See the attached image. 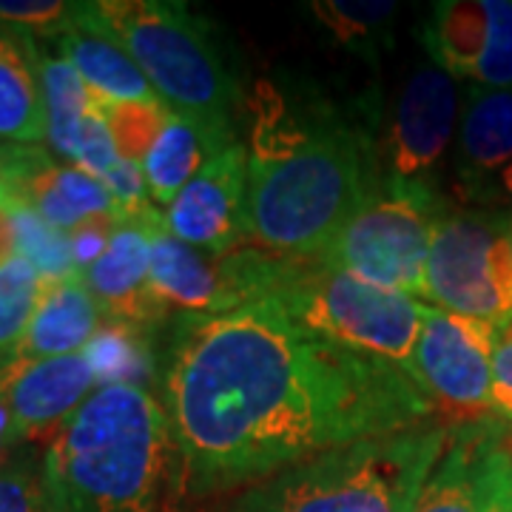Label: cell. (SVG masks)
Segmentation results:
<instances>
[{"instance_id": "cell-11", "label": "cell", "mask_w": 512, "mask_h": 512, "mask_svg": "<svg viewBox=\"0 0 512 512\" xmlns=\"http://www.w3.org/2000/svg\"><path fill=\"white\" fill-rule=\"evenodd\" d=\"M413 512H512L510 419L453 427Z\"/></svg>"}, {"instance_id": "cell-24", "label": "cell", "mask_w": 512, "mask_h": 512, "mask_svg": "<svg viewBox=\"0 0 512 512\" xmlns=\"http://www.w3.org/2000/svg\"><path fill=\"white\" fill-rule=\"evenodd\" d=\"M43 279L23 256L0 265V356H12L40 302Z\"/></svg>"}, {"instance_id": "cell-9", "label": "cell", "mask_w": 512, "mask_h": 512, "mask_svg": "<svg viewBox=\"0 0 512 512\" xmlns=\"http://www.w3.org/2000/svg\"><path fill=\"white\" fill-rule=\"evenodd\" d=\"M495 325L424 308L419 339V382L436 416L461 427L498 416L493 402Z\"/></svg>"}, {"instance_id": "cell-37", "label": "cell", "mask_w": 512, "mask_h": 512, "mask_svg": "<svg viewBox=\"0 0 512 512\" xmlns=\"http://www.w3.org/2000/svg\"><path fill=\"white\" fill-rule=\"evenodd\" d=\"M507 242H510V274H512V222H510V234H507Z\"/></svg>"}, {"instance_id": "cell-29", "label": "cell", "mask_w": 512, "mask_h": 512, "mask_svg": "<svg viewBox=\"0 0 512 512\" xmlns=\"http://www.w3.org/2000/svg\"><path fill=\"white\" fill-rule=\"evenodd\" d=\"M0 512H52L43 490V476L29 464L0 470Z\"/></svg>"}, {"instance_id": "cell-31", "label": "cell", "mask_w": 512, "mask_h": 512, "mask_svg": "<svg viewBox=\"0 0 512 512\" xmlns=\"http://www.w3.org/2000/svg\"><path fill=\"white\" fill-rule=\"evenodd\" d=\"M103 185L109 188L111 200L117 205V211L123 217H134L140 211L151 208L148 202V185H146V174L140 163H128V160H120V163L111 168L109 174L103 177Z\"/></svg>"}, {"instance_id": "cell-6", "label": "cell", "mask_w": 512, "mask_h": 512, "mask_svg": "<svg viewBox=\"0 0 512 512\" xmlns=\"http://www.w3.org/2000/svg\"><path fill=\"white\" fill-rule=\"evenodd\" d=\"M296 322L333 345L393 365L419 382L424 302L330 268L322 259H291L274 296ZM421 384V382H419Z\"/></svg>"}, {"instance_id": "cell-32", "label": "cell", "mask_w": 512, "mask_h": 512, "mask_svg": "<svg viewBox=\"0 0 512 512\" xmlns=\"http://www.w3.org/2000/svg\"><path fill=\"white\" fill-rule=\"evenodd\" d=\"M493 402L498 416L512 421V319L495 328Z\"/></svg>"}, {"instance_id": "cell-7", "label": "cell", "mask_w": 512, "mask_h": 512, "mask_svg": "<svg viewBox=\"0 0 512 512\" xmlns=\"http://www.w3.org/2000/svg\"><path fill=\"white\" fill-rule=\"evenodd\" d=\"M444 205L433 183L382 180L365 208L319 259L373 285L427 299L430 239Z\"/></svg>"}, {"instance_id": "cell-27", "label": "cell", "mask_w": 512, "mask_h": 512, "mask_svg": "<svg viewBox=\"0 0 512 512\" xmlns=\"http://www.w3.org/2000/svg\"><path fill=\"white\" fill-rule=\"evenodd\" d=\"M80 3L63 0H0V26L29 37H60Z\"/></svg>"}, {"instance_id": "cell-28", "label": "cell", "mask_w": 512, "mask_h": 512, "mask_svg": "<svg viewBox=\"0 0 512 512\" xmlns=\"http://www.w3.org/2000/svg\"><path fill=\"white\" fill-rule=\"evenodd\" d=\"M117 163H120V154H117V146H114V140H111L109 123H106L100 106L94 103L92 114L86 117V123L80 128L72 165L89 171L97 180H103Z\"/></svg>"}, {"instance_id": "cell-12", "label": "cell", "mask_w": 512, "mask_h": 512, "mask_svg": "<svg viewBox=\"0 0 512 512\" xmlns=\"http://www.w3.org/2000/svg\"><path fill=\"white\" fill-rule=\"evenodd\" d=\"M430 60L481 89H512V0H444L421 29Z\"/></svg>"}, {"instance_id": "cell-15", "label": "cell", "mask_w": 512, "mask_h": 512, "mask_svg": "<svg viewBox=\"0 0 512 512\" xmlns=\"http://www.w3.org/2000/svg\"><path fill=\"white\" fill-rule=\"evenodd\" d=\"M165 217L151 205L146 211L123 217L106 254L86 271V285L97 305L111 319H126L143 328H157L165 308L151 293V237Z\"/></svg>"}, {"instance_id": "cell-5", "label": "cell", "mask_w": 512, "mask_h": 512, "mask_svg": "<svg viewBox=\"0 0 512 512\" xmlns=\"http://www.w3.org/2000/svg\"><path fill=\"white\" fill-rule=\"evenodd\" d=\"M97 12L157 97L200 131L211 157L237 143L242 89L211 20L180 0H100Z\"/></svg>"}, {"instance_id": "cell-34", "label": "cell", "mask_w": 512, "mask_h": 512, "mask_svg": "<svg viewBox=\"0 0 512 512\" xmlns=\"http://www.w3.org/2000/svg\"><path fill=\"white\" fill-rule=\"evenodd\" d=\"M15 427H12V410L6 402V393H3V384H0V461L6 456V447L15 444Z\"/></svg>"}, {"instance_id": "cell-21", "label": "cell", "mask_w": 512, "mask_h": 512, "mask_svg": "<svg viewBox=\"0 0 512 512\" xmlns=\"http://www.w3.org/2000/svg\"><path fill=\"white\" fill-rule=\"evenodd\" d=\"M40 86L46 109V140L60 157L74 160L80 128L94 109V97L83 77L63 55L40 52Z\"/></svg>"}, {"instance_id": "cell-14", "label": "cell", "mask_w": 512, "mask_h": 512, "mask_svg": "<svg viewBox=\"0 0 512 512\" xmlns=\"http://www.w3.org/2000/svg\"><path fill=\"white\" fill-rule=\"evenodd\" d=\"M0 384L12 410L15 439L55 436L57 427L89 399L97 379L83 353L55 359H9Z\"/></svg>"}, {"instance_id": "cell-10", "label": "cell", "mask_w": 512, "mask_h": 512, "mask_svg": "<svg viewBox=\"0 0 512 512\" xmlns=\"http://www.w3.org/2000/svg\"><path fill=\"white\" fill-rule=\"evenodd\" d=\"M458 117L456 77L436 63H421L407 74L396 106L376 146L382 180L399 185L433 183L453 143Z\"/></svg>"}, {"instance_id": "cell-20", "label": "cell", "mask_w": 512, "mask_h": 512, "mask_svg": "<svg viewBox=\"0 0 512 512\" xmlns=\"http://www.w3.org/2000/svg\"><path fill=\"white\" fill-rule=\"evenodd\" d=\"M86 362L92 365L94 379L100 387L128 384L148 390L157 373V356L151 348V328L134 325L126 319L103 316L92 342L83 350Z\"/></svg>"}, {"instance_id": "cell-19", "label": "cell", "mask_w": 512, "mask_h": 512, "mask_svg": "<svg viewBox=\"0 0 512 512\" xmlns=\"http://www.w3.org/2000/svg\"><path fill=\"white\" fill-rule=\"evenodd\" d=\"M0 137L20 146L46 140V109L35 37L0 26Z\"/></svg>"}, {"instance_id": "cell-23", "label": "cell", "mask_w": 512, "mask_h": 512, "mask_svg": "<svg viewBox=\"0 0 512 512\" xmlns=\"http://www.w3.org/2000/svg\"><path fill=\"white\" fill-rule=\"evenodd\" d=\"M313 18L339 46L376 63L384 49L393 46L396 3H356V0H322L311 3Z\"/></svg>"}, {"instance_id": "cell-35", "label": "cell", "mask_w": 512, "mask_h": 512, "mask_svg": "<svg viewBox=\"0 0 512 512\" xmlns=\"http://www.w3.org/2000/svg\"><path fill=\"white\" fill-rule=\"evenodd\" d=\"M0 202H12V185H9V168H6V146L0 143Z\"/></svg>"}, {"instance_id": "cell-1", "label": "cell", "mask_w": 512, "mask_h": 512, "mask_svg": "<svg viewBox=\"0 0 512 512\" xmlns=\"http://www.w3.org/2000/svg\"><path fill=\"white\" fill-rule=\"evenodd\" d=\"M160 373L177 484L191 498L436 421L419 382L322 339L276 299L177 316Z\"/></svg>"}, {"instance_id": "cell-16", "label": "cell", "mask_w": 512, "mask_h": 512, "mask_svg": "<svg viewBox=\"0 0 512 512\" xmlns=\"http://www.w3.org/2000/svg\"><path fill=\"white\" fill-rule=\"evenodd\" d=\"M453 165L464 200H498V183L512 165V89H467Z\"/></svg>"}, {"instance_id": "cell-33", "label": "cell", "mask_w": 512, "mask_h": 512, "mask_svg": "<svg viewBox=\"0 0 512 512\" xmlns=\"http://www.w3.org/2000/svg\"><path fill=\"white\" fill-rule=\"evenodd\" d=\"M18 256V228H15V214L12 202H0V265Z\"/></svg>"}, {"instance_id": "cell-3", "label": "cell", "mask_w": 512, "mask_h": 512, "mask_svg": "<svg viewBox=\"0 0 512 512\" xmlns=\"http://www.w3.org/2000/svg\"><path fill=\"white\" fill-rule=\"evenodd\" d=\"M174 444L151 390L97 387L57 427L43 456L52 512H154Z\"/></svg>"}, {"instance_id": "cell-26", "label": "cell", "mask_w": 512, "mask_h": 512, "mask_svg": "<svg viewBox=\"0 0 512 512\" xmlns=\"http://www.w3.org/2000/svg\"><path fill=\"white\" fill-rule=\"evenodd\" d=\"M97 103V100H94ZM106 123H109L111 140L117 146L120 160L140 163L154 148L157 137L168 126L171 109L163 100H143V103H97Z\"/></svg>"}, {"instance_id": "cell-38", "label": "cell", "mask_w": 512, "mask_h": 512, "mask_svg": "<svg viewBox=\"0 0 512 512\" xmlns=\"http://www.w3.org/2000/svg\"><path fill=\"white\" fill-rule=\"evenodd\" d=\"M510 444H512V421H510Z\"/></svg>"}, {"instance_id": "cell-18", "label": "cell", "mask_w": 512, "mask_h": 512, "mask_svg": "<svg viewBox=\"0 0 512 512\" xmlns=\"http://www.w3.org/2000/svg\"><path fill=\"white\" fill-rule=\"evenodd\" d=\"M103 316L106 313L97 305L83 274L43 282L29 330L9 359H55L83 353L103 325Z\"/></svg>"}, {"instance_id": "cell-8", "label": "cell", "mask_w": 512, "mask_h": 512, "mask_svg": "<svg viewBox=\"0 0 512 512\" xmlns=\"http://www.w3.org/2000/svg\"><path fill=\"white\" fill-rule=\"evenodd\" d=\"M512 214L444 205L427 256V299L441 311L490 325L512 319Z\"/></svg>"}, {"instance_id": "cell-2", "label": "cell", "mask_w": 512, "mask_h": 512, "mask_svg": "<svg viewBox=\"0 0 512 512\" xmlns=\"http://www.w3.org/2000/svg\"><path fill=\"white\" fill-rule=\"evenodd\" d=\"M382 185L365 126L328 103H299L259 83L242 225L259 248L319 259Z\"/></svg>"}, {"instance_id": "cell-4", "label": "cell", "mask_w": 512, "mask_h": 512, "mask_svg": "<svg viewBox=\"0 0 512 512\" xmlns=\"http://www.w3.org/2000/svg\"><path fill=\"white\" fill-rule=\"evenodd\" d=\"M450 430L427 421L333 447L256 481L220 512H413Z\"/></svg>"}, {"instance_id": "cell-36", "label": "cell", "mask_w": 512, "mask_h": 512, "mask_svg": "<svg viewBox=\"0 0 512 512\" xmlns=\"http://www.w3.org/2000/svg\"><path fill=\"white\" fill-rule=\"evenodd\" d=\"M498 200L512 202V165L504 171V177H501V183H498Z\"/></svg>"}, {"instance_id": "cell-13", "label": "cell", "mask_w": 512, "mask_h": 512, "mask_svg": "<svg viewBox=\"0 0 512 512\" xmlns=\"http://www.w3.org/2000/svg\"><path fill=\"white\" fill-rule=\"evenodd\" d=\"M245 188H248V151L234 143L214 154L200 174L185 185L183 194L165 211V231L205 254H228L245 245Z\"/></svg>"}, {"instance_id": "cell-25", "label": "cell", "mask_w": 512, "mask_h": 512, "mask_svg": "<svg viewBox=\"0 0 512 512\" xmlns=\"http://www.w3.org/2000/svg\"><path fill=\"white\" fill-rule=\"evenodd\" d=\"M12 214L18 228V256L35 265L43 282H60L80 274L74 268L72 242L66 231L49 225L40 214L20 202H12Z\"/></svg>"}, {"instance_id": "cell-30", "label": "cell", "mask_w": 512, "mask_h": 512, "mask_svg": "<svg viewBox=\"0 0 512 512\" xmlns=\"http://www.w3.org/2000/svg\"><path fill=\"white\" fill-rule=\"evenodd\" d=\"M123 214L120 211H111V214H100V217H89L83 220L77 228L69 231V242H72V256L74 268L86 276V271L92 268L100 256L106 254L114 231L120 228Z\"/></svg>"}, {"instance_id": "cell-22", "label": "cell", "mask_w": 512, "mask_h": 512, "mask_svg": "<svg viewBox=\"0 0 512 512\" xmlns=\"http://www.w3.org/2000/svg\"><path fill=\"white\" fill-rule=\"evenodd\" d=\"M208 160H211V154L205 148L200 131L188 120H183L180 114L171 111L168 126L163 128V134L157 137L154 148L143 160V174H146L151 200L157 205H171L183 194L185 185L200 174V168Z\"/></svg>"}, {"instance_id": "cell-17", "label": "cell", "mask_w": 512, "mask_h": 512, "mask_svg": "<svg viewBox=\"0 0 512 512\" xmlns=\"http://www.w3.org/2000/svg\"><path fill=\"white\" fill-rule=\"evenodd\" d=\"M60 55L72 63L97 103L160 100L123 40L100 18L97 3H80L69 29L57 37Z\"/></svg>"}]
</instances>
